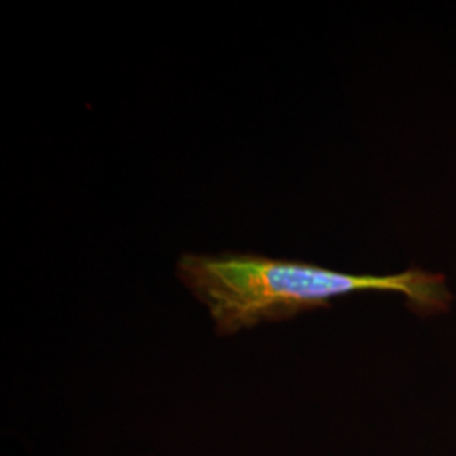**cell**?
<instances>
[{
	"instance_id": "cell-1",
	"label": "cell",
	"mask_w": 456,
	"mask_h": 456,
	"mask_svg": "<svg viewBox=\"0 0 456 456\" xmlns=\"http://www.w3.org/2000/svg\"><path fill=\"white\" fill-rule=\"evenodd\" d=\"M176 274L210 313L215 331L222 337L328 308L335 299L355 293L401 294L421 314L444 313L453 299L444 276L421 267L374 276L311 262L224 252L183 254Z\"/></svg>"
}]
</instances>
